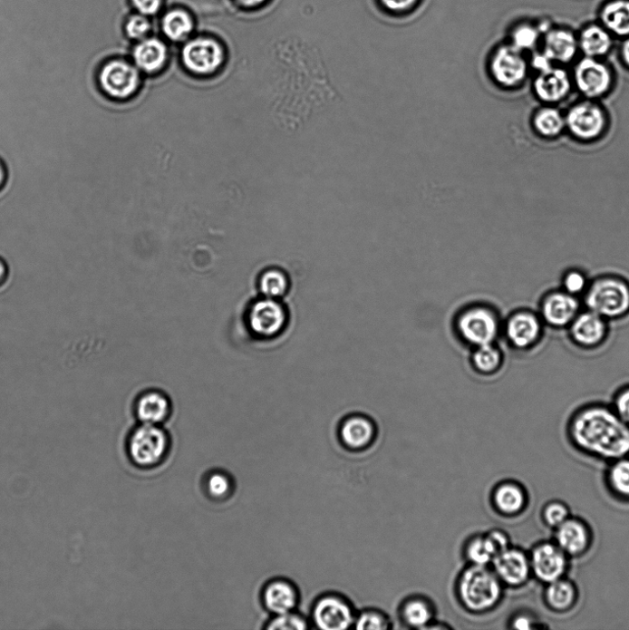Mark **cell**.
<instances>
[{
	"label": "cell",
	"mask_w": 629,
	"mask_h": 630,
	"mask_svg": "<svg viewBox=\"0 0 629 630\" xmlns=\"http://www.w3.org/2000/svg\"><path fill=\"white\" fill-rule=\"evenodd\" d=\"M9 269L5 259L0 257V286H3L8 278Z\"/></svg>",
	"instance_id": "681fc988"
},
{
	"label": "cell",
	"mask_w": 629,
	"mask_h": 630,
	"mask_svg": "<svg viewBox=\"0 0 629 630\" xmlns=\"http://www.w3.org/2000/svg\"><path fill=\"white\" fill-rule=\"evenodd\" d=\"M502 593L501 582L494 571L484 566L471 567L462 575L460 594L465 606L476 611L496 606Z\"/></svg>",
	"instance_id": "ba28073f"
},
{
	"label": "cell",
	"mask_w": 629,
	"mask_h": 630,
	"mask_svg": "<svg viewBox=\"0 0 629 630\" xmlns=\"http://www.w3.org/2000/svg\"><path fill=\"white\" fill-rule=\"evenodd\" d=\"M380 9L393 17H403L413 14L423 0H376Z\"/></svg>",
	"instance_id": "74e56055"
},
{
	"label": "cell",
	"mask_w": 629,
	"mask_h": 630,
	"mask_svg": "<svg viewBox=\"0 0 629 630\" xmlns=\"http://www.w3.org/2000/svg\"><path fill=\"white\" fill-rule=\"evenodd\" d=\"M570 73L574 89L587 99L602 100L613 92L616 82L614 68L603 59L580 56Z\"/></svg>",
	"instance_id": "52a82bcc"
},
{
	"label": "cell",
	"mask_w": 629,
	"mask_h": 630,
	"mask_svg": "<svg viewBox=\"0 0 629 630\" xmlns=\"http://www.w3.org/2000/svg\"><path fill=\"white\" fill-rule=\"evenodd\" d=\"M610 404L616 414L629 426V383L615 391Z\"/></svg>",
	"instance_id": "60d3db41"
},
{
	"label": "cell",
	"mask_w": 629,
	"mask_h": 630,
	"mask_svg": "<svg viewBox=\"0 0 629 630\" xmlns=\"http://www.w3.org/2000/svg\"><path fill=\"white\" fill-rule=\"evenodd\" d=\"M542 516L547 527L554 530L571 517L568 507L561 501H551L547 504Z\"/></svg>",
	"instance_id": "f35d334b"
},
{
	"label": "cell",
	"mask_w": 629,
	"mask_h": 630,
	"mask_svg": "<svg viewBox=\"0 0 629 630\" xmlns=\"http://www.w3.org/2000/svg\"><path fill=\"white\" fill-rule=\"evenodd\" d=\"M468 557L477 566L486 567L497 557L487 537L471 541L467 548Z\"/></svg>",
	"instance_id": "d590c367"
},
{
	"label": "cell",
	"mask_w": 629,
	"mask_h": 630,
	"mask_svg": "<svg viewBox=\"0 0 629 630\" xmlns=\"http://www.w3.org/2000/svg\"><path fill=\"white\" fill-rule=\"evenodd\" d=\"M550 21L520 19L508 29L506 41L527 55L539 50L545 29Z\"/></svg>",
	"instance_id": "7402d4cb"
},
{
	"label": "cell",
	"mask_w": 629,
	"mask_h": 630,
	"mask_svg": "<svg viewBox=\"0 0 629 630\" xmlns=\"http://www.w3.org/2000/svg\"><path fill=\"white\" fill-rule=\"evenodd\" d=\"M580 54L584 57L603 59L614 51L617 40L599 22L593 21L576 30Z\"/></svg>",
	"instance_id": "ffe728a7"
},
{
	"label": "cell",
	"mask_w": 629,
	"mask_h": 630,
	"mask_svg": "<svg viewBox=\"0 0 629 630\" xmlns=\"http://www.w3.org/2000/svg\"><path fill=\"white\" fill-rule=\"evenodd\" d=\"M314 620L320 628L326 630H344L354 621L351 608L335 597L318 602L314 609Z\"/></svg>",
	"instance_id": "603a6c76"
},
{
	"label": "cell",
	"mask_w": 629,
	"mask_h": 630,
	"mask_svg": "<svg viewBox=\"0 0 629 630\" xmlns=\"http://www.w3.org/2000/svg\"><path fill=\"white\" fill-rule=\"evenodd\" d=\"M487 538L490 542L497 556L510 548L508 538L503 532L493 531L487 536Z\"/></svg>",
	"instance_id": "bcb514c9"
},
{
	"label": "cell",
	"mask_w": 629,
	"mask_h": 630,
	"mask_svg": "<svg viewBox=\"0 0 629 630\" xmlns=\"http://www.w3.org/2000/svg\"><path fill=\"white\" fill-rule=\"evenodd\" d=\"M529 557L532 575L545 585L561 579L568 569L569 557L555 542L537 545Z\"/></svg>",
	"instance_id": "e0dca14e"
},
{
	"label": "cell",
	"mask_w": 629,
	"mask_h": 630,
	"mask_svg": "<svg viewBox=\"0 0 629 630\" xmlns=\"http://www.w3.org/2000/svg\"><path fill=\"white\" fill-rule=\"evenodd\" d=\"M539 50L553 64L565 67L581 56L576 30L553 22L545 29Z\"/></svg>",
	"instance_id": "7c38bea8"
},
{
	"label": "cell",
	"mask_w": 629,
	"mask_h": 630,
	"mask_svg": "<svg viewBox=\"0 0 629 630\" xmlns=\"http://www.w3.org/2000/svg\"><path fill=\"white\" fill-rule=\"evenodd\" d=\"M230 486L229 479L226 475L221 474V472H216V474L209 476L207 481L208 494L217 499L227 497L229 493Z\"/></svg>",
	"instance_id": "7bdbcfd3"
},
{
	"label": "cell",
	"mask_w": 629,
	"mask_h": 630,
	"mask_svg": "<svg viewBox=\"0 0 629 630\" xmlns=\"http://www.w3.org/2000/svg\"><path fill=\"white\" fill-rule=\"evenodd\" d=\"M544 597L549 609L562 613L575 606L578 600V591L575 585L564 577L547 585Z\"/></svg>",
	"instance_id": "83f0119b"
},
{
	"label": "cell",
	"mask_w": 629,
	"mask_h": 630,
	"mask_svg": "<svg viewBox=\"0 0 629 630\" xmlns=\"http://www.w3.org/2000/svg\"><path fill=\"white\" fill-rule=\"evenodd\" d=\"M237 2L244 7L254 8L266 3V0H237Z\"/></svg>",
	"instance_id": "f907efd6"
},
{
	"label": "cell",
	"mask_w": 629,
	"mask_h": 630,
	"mask_svg": "<svg viewBox=\"0 0 629 630\" xmlns=\"http://www.w3.org/2000/svg\"><path fill=\"white\" fill-rule=\"evenodd\" d=\"M264 602L275 615L293 612L298 603L295 588L285 581H275L265 589Z\"/></svg>",
	"instance_id": "4316f807"
},
{
	"label": "cell",
	"mask_w": 629,
	"mask_h": 630,
	"mask_svg": "<svg viewBox=\"0 0 629 630\" xmlns=\"http://www.w3.org/2000/svg\"><path fill=\"white\" fill-rule=\"evenodd\" d=\"M545 329L538 312L530 308L513 311L502 325L508 344L522 352L536 348L543 340Z\"/></svg>",
	"instance_id": "30bf717a"
},
{
	"label": "cell",
	"mask_w": 629,
	"mask_h": 630,
	"mask_svg": "<svg viewBox=\"0 0 629 630\" xmlns=\"http://www.w3.org/2000/svg\"><path fill=\"white\" fill-rule=\"evenodd\" d=\"M341 436L347 446L355 449L363 448L372 441L374 428L370 420L353 416L347 419L342 426Z\"/></svg>",
	"instance_id": "4dcf8cb0"
},
{
	"label": "cell",
	"mask_w": 629,
	"mask_h": 630,
	"mask_svg": "<svg viewBox=\"0 0 629 630\" xmlns=\"http://www.w3.org/2000/svg\"><path fill=\"white\" fill-rule=\"evenodd\" d=\"M528 497L527 491L517 483L500 485L494 494L498 509L506 515H517L526 509Z\"/></svg>",
	"instance_id": "f1b7e54d"
},
{
	"label": "cell",
	"mask_w": 629,
	"mask_h": 630,
	"mask_svg": "<svg viewBox=\"0 0 629 630\" xmlns=\"http://www.w3.org/2000/svg\"><path fill=\"white\" fill-rule=\"evenodd\" d=\"M492 563L500 582L512 587L526 585L532 575L529 555L518 548H508Z\"/></svg>",
	"instance_id": "ac0fdd59"
},
{
	"label": "cell",
	"mask_w": 629,
	"mask_h": 630,
	"mask_svg": "<svg viewBox=\"0 0 629 630\" xmlns=\"http://www.w3.org/2000/svg\"><path fill=\"white\" fill-rule=\"evenodd\" d=\"M554 542L568 557H581L591 547L592 533L584 520L570 517L555 529Z\"/></svg>",
	"instance_id": "d6986e66"
},
{
	"label": "cell",
	"mask_w": 629,
	"mask_h": 630,
	"mask_svg": "<svg viewBox=\"0 0 629 630\" xmlns=\"http://www.w3.org/2000/svg\"><path fill=\"white\" fill-rule=\"evenodd\" d=\"M7 173L3 163H0V189H2L6 182Z\"/></svg>",
	"instance_id": "816d5d0a"
},
{
	"label": "cell",
	"mask_w": 629,
	"mask_h": 630,
	"mask_svg": "<svg viewBox=\"0 0 629 630\" xmlns=\"http://www.w3.org/2000/svg\"><path fill=\"white\" fill-rule=\"evenodd\" d=\"M606 483L616 498L629 500V456L610 462Z\"/></svg>",
	"instance_id": "1f68e13d"
},
{
	"label": "cell",
	"mask_w": 629,
	"mask_h": 630,
	"mask_svg": "<svg viewBox=\"0 0 629 630\" xmlns=\"http://www.w3.org/2000/svg\"><path fill=\"white\" fill-rule=\"evenodd\" d=\"M574 89L571 73L566 67L553 65L536 73L532 82L535 97L542 104L558 106L566 100Z\"/></svg>",
	"instance_id": "9a60e30c"
},
{
	"label": "cell",
	"mask_w": 629,
	"mask_h": 630,
	"mask_svg": "<svg viewBox=\"0 0 629 630\" xmlns=\"http://www.w3.org/2000/svg\"><path fill=\"white\" fill-rule=\"evenodd\" d=\"M150 28V23L143 15H131L126 20L124 24L126 36L133 40L145 37Z\"/></svg>",
	"instance_id": "b9f144b4"
},
{
	"label": "cell",
	"mask_w": 629,
	"mask_h": 630,
	"mask_svg": "<svg viewBox=\"0 0 629 630\" xmlns=\"http://www.w3.org/2000/svg\"><path fill=\"white\" fill-rule=\"evenodd\" d=\"M583 309V302L561 288L547 291L540 299L538 314L546 327L566 330Z\"/></svg>",
	"instance_id": "4fadbf2b"
},
{
	"label": "cell",
	"mask_w": 629,
	"mask_h": 630,
	"mask_svg": "<svg viewBox=\"0 0 629 630\" xmlns=\"http://www.w3.org/2000/svg\"><path fill=\"white\" fill-rule=\"evenodd\" d=\"M599 22L620 41L629 36V0H603L596 13Z\"/></svg>",
	"instance_id": "cb8c5ba5"
},
{
	"label": "cell",
	"mask_w": 629,
	"mask_h": 630,
	"mask_svg": "<svg viewBox=\"0 0 629 630\" xmlns=\"http://www.w3.org/2000/svg\"><path fill=\"white\" fill-rule=\"evenodd\" d=\"M245 323L249 334L259 340H272L285 333L289 311L281 299L260 296L247 307Z\"/></svg>",
	"instance_id": "5b68a950"
},
{
	"label": "cell",
	"mask_w": 629,
	"mask_h": 630,
	"mask_svg": "<svg viewBox=\"0 0 629 630\" xmlns=\"http://www.w3.org/2000/svg\"><path fill=\"white\" fill-rule=\"evenodd\" d=\"M131 5L142 15H152L161 8L163 0H131Z\"/></svg>",
	"instance_id": "f6af8a7d"
},
{
	"label": "cell",
	"mask_w": 629,
	"mask_h": 630,
	"mask_svg": "<svg viewBox=\"0 0 629 630\" xmlns=\"http://www.w3.org/2000/svg\"><path fill=\"white\" fill-rule=\"evenodd\" d=\"M617 47V56L621 65L629 72V36L622 39Z\"/></svg>",
	"instance_id": "c3c4849f"
},
{
	"label": "cell",
	"mask_w": 629,
	"mask_h": 630,
	"mask_svg": "<svg viewBox=\"0 0 629 630\" xmlns=\"http://www.w3.org/2000/svg\"><path fill=\"white\" fill-rule=\"evenodd\" d=\"M531 127L539 138L555 141L566 133L565 112L557 106L542 104L532 114Z\"/></svg>",
	"instance_id": "d4e9b609"
},
{
	"label": "cell",
	"mask_w": 629,
	"mask_h": 630,
	"mask_svg": "<svg viewBox=\"0 0 629 630\" xmlns=\"http://www.w3.org/2000/svg\"><path fill=\"white\" fill-rule=\"evenodd\" d=\"M356 625L355 627L357 629H374V630H381V629H386L387 628V622L385 618L379 615L378 613L374 612H368V613H363L356 620H355Z\"/></svg>",
	"instance_id": "ee69618b"
},
{
	"label": "cell",
	"mask_w": 629,
	"mask_h": 630,
	"mask_svg": "<svg viewBox=\"0 0 629 630\" xmlns=\"http://www.w3.org/2000/svg\"><path fill=\"white\" fill-rule=\"evenodd\" d=\"M225 53L219 43L213 39L198 38L188 43L182 52L187 70L200 75H211L220 69Z\"/></svg>",
	"instance_id": "2e32d148"
},
{
	"label": "cell",
	"mask_w": 629,
	"mask_h": 630,
	"mask_svg": "<svg viewBox=\"0 0 629 630\" xmlns=\"http://www.w3.org/2000/svg\"><path fill=\"white\" fill-rule=\"evenodd\" d=\"M566 331L570 342L575 346L592 351L600 348L607 341L610 323L598 314L583 308Z\"/></svg>",
	"instance_id": "5bb4252c"
},
{
	"label": "cell",
	"mask_w": 629,
	"mask_h": 630,
	"mask_svg": "<svg viewBox=\"0 0 629 630\" xmlns=\"http://www.w3.org/2000/svg\"><path fill=\"white\" fill-rule=\"evenodd\" d=\"M403 615L406 622L414 627H424L432 617L429 606L421 600L409 602L403 609Z\"/></svg>",
	"instance_id": "8d00e7d4"
},
{
	"label": "cell",
	"mask_w": 629,
	"mask_h": 630,
	"mask_svg": "<svg viewBox=\"0 0 629 630\" xmlns=\"http://www.w3.org/2000/svg\"><path fill=\"white\" fill-rule=\"evenodd\" d=\"M169 446V435L161 426L139 423L128 435L125 451L134 466L150 468L163 460Z\"/></svg>",
	"instance_id": "8992f818"
},
{
	"label": "cell",
	"mask_w": 629,
	"mask_h": 630,
	"mask_svg": "<svg viewBox=\"0 0 629 630\" xmlns=\"http://www.w3.org/2000/svg\"><path fill=\"white\" fill-rule=\"evenodd\" d=\"M97 82L104 95L114 100H127L138 91L140 77L131 63L121 59H111L99 68Z\"/></svg>",
	"instance_id": "8fae6325"
},
{
	"label": "cell",
	"mask_w": 629,
	"mask_h": 630,
	"mask_svg": "<svg viewBox=\"0 0 629 630\" xmlns=\"http://www.w3.org/2000/svg\"><path fill=\"white\" fill-rule=\"evenodd\" d=\"M567 435L576 449L595 459L611 462L629 456V426L611 404L595 402L576 409Z\"/></svg>",
	"instance_id": "6da1fadb"
},
{
	"label": "cell",
	"mask_w": 629,
	"mask_h": 630,
	"mask_svg": "<svg viewBox=\"0 0 629 630\" xmlns=\"http://www.w3.org/2000/svg\"><path fill=\"white\" fill-rule=\"evenodd\" d=\"M256 285L260 296L282 299L288 294L291 282L283 269L270 267L259 274Z\"/></svg>",
	"instance_id": "f546056e"
},
{
	"label": "cell",
	"mask_w": 629,
	"mask_h": 630,
	"mask_svg": "<svg viewBox=\"0 0 629 630\" xmlns=\"http://www.w3.org/2000/svg\"><path fill=\"white\" fill-rule=\"evenodd\" d=\"M132 58L139 70L146 73H155L165 66L168 50L161 41L146 39L134 47Z\"/></svg>",
	"instance_id": "484cf974"
},
{
	"label": "cell",
	"mask_w": 629,
	"mask_h": 630,
	"mask_svg": "<svg viewBox=\"0 0 629 630\" xmlns=\"http://www.w3.org/2000/svg\"><path fill=\"white\" fill-rule=\"evenodd\" d=\"M162 25L166 35L174 41L186 38L193 29L190 16L180 10L169 13L165 16Z\"/></svg>",
	"instance_id": "836d02e7"
},
{
	"label": "cell",
	"mask_w": 629,
	"mask_h": 630,
	"mask_svg": "<svg viewBox=\"0 0 629 630\" xmlns=\"http://www.w3.org/2000/svg\"><path fill=\"white\" fill-rule=\"evenodd\" d=\"M590 282L588 276L583 270L570 268L562 275L560 288L566 293L582 299Z\"/></svg>",
	"instance_id": "e575fe53"
},
{
	"label": "cell",
	"mask_w": 629,
	"mask_h": 630,
	"mask_svg": "<svg viewBox=\"0 0 629 630\" xmlns=\"http://www.w3.org/2000/svg\"><path fill=\"white\" fill-rule=\"evenodd\" d=\"M271 630H303L307 628L306 621L293 612L276 615L266 626Z\"/></svg>",
	"instance_id": "ab89813d"
},
{
	"label": "cell",
	"mask_w": 629,
	"mask_h": 630,
	"mask_svg": "<svg viewBox=\"0 0 629 630\" xmlns=\"http://www.w3.org/2000/svg\"><path fill=\"white\" fill-rule=\"evenodd\" d=\"M171 412V400L160 390H147L139 394L134 402V414L140 424L161 426Z\"/></svg>",
	"instance_id": "44dd1931"
},
{
	"label": "cell",
	"mask_w": 629,
	"mask_h": 630,
	"mask_svg": "<svg viewBox=\"0 0 629 630\" xmlns=\"http://www.w3.org/2000/svg\"><path fill=\"white\" fill-rule=\"evenodd\" d=\"M457 326L460 336L477 347L494 344L502 331L498 314L485 305L466 309L460 315Z\"/></svg>",
	"instance_id": "9c48e42d"
},
{
	"label": "cell",
	"mask_w": 629,
	"mask_h": 630,
	"mask_svg": "<svg viewBox=\"0 0 629 630\" xmlns=\"http://www.w3.org/2000/svg\"><path fill=\"white\" fill-rule=\"evenodd\" d=\"M566 132L576 142L593 144L608 132L611 119L608 111L597 100L583 98L565 111Z\"/></svg>",
	"instance_id": "3957f363"
},
{
	"label": "cell",
	"mask_w": 629,
	"mask_h": 630,
	"mask_svg": "<svg viewBox=\"0 0 629 630\" xmlns=\"http://www.w3.org/2000/svg\"><path fill=\"white\" fill-rule=\"evenodd\" d=\"M583 305L611 322L629 316V281L618 275H601L582 297Z\"/></svg>",
	"instance_id": "7a4b0ae2"
},
{
	"label": "cell",
	"mask_w": 629,
	"mask_h": 630,
	"mask_svg": "<svg viewBox=\"0 0 629 630\" xmlns=\"http://www.w3.org/2000/svg\"><path fill=\"white\" fill-rule=\"evenodd\" d=\"M487 67L491 81L504 91L521 88L532 73L530 56L506 40L490 51Z\"/></svg>",
	"instance_id": "277c9868"
},
{
	"label": "cell",
	"mask_w": 629,
	"mask_h": 630,
	"mask_svg": "<svg viewBox=\"0 0 629 630\" xmlns=\"http://www.w3.org/2000/svg\"><path fill=\"white\" fill-rule=\"evenodd\" d=\"M473 362L479 373L494 374L503 364V354L494 344L479 346L474 353Z\"/></svg>",
	"instance_id": "d6a6232c"
},
{
	"label": "cell",
	"mask_w": 629,
	"mask_h": 630,
	"mask_svg": "<svg viewBox=\"0 0 629 630\" xmlns=\"http://www.w3.org/2000/svg\"><path fill=\"white\" fill-rule=\"evenodd\" d=\"M538 625L537 621L527 614L517 615L512 621V627L517 629H533Z\"/></svg>",
	"instance_id": "7dc6e473"
}]
</instances>
